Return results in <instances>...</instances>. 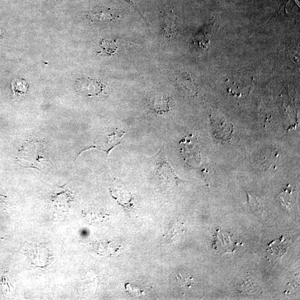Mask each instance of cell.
I'll list each match as a JSON object with an SVG mask.
<instances>
[{
	"mask_svg": "<svg viewBox=\"0 0 300 300\" xmlns=\"http://www.w3.org/2000/svg\"><path fill=\"white\" fill-rule=\"evenodd\" d=\"M47 151V144L43 141L26 142L20 150L17 160L22 166L42 170L47 163L52 164Z\"/></svg>",
	"mask_w": 300,
	"mask_h": 300,
	"instance_id": "obj_1",
	"label": "cell"
},
{
	"mask_svg": "<svg viewBox=\"0 0 300 300\" xmlns=\"http://www.w3.org/2000/svg\"><path fill=\"white\" fill-rule=\"evenodd\" d=\"M155 165V176L160 185L165 189H172L177 188L180 185L185 183L176 175L173 167L167 161L165 151V145L160 151L151 158Z\"/></svg>",
	"mask_w": 300,
	"mask_h": 300,
	"instance_id": "obj_2",
	"label": "cell"
},
{
	"mask_svg": "<svg viewBox=\"0 0 300 300\" xmlns=\"http://www.w3.org/2000/svg\"><path fill=\"white\" fill-rule=\"evenodd\" d=\"M73 193L66 186L59 187L48 197L51 208L60 213L69 211L74 201Z\"/></svg>",
	"mask_w": 300,
	"mask_h": 300,
	"instance_id": "obj_3",
	"label": "cell"
},
{
	"mask_svg": "<svg viewBox=\"0 0 300 300\" xmlns=\"http://www.w3.org/2000/svg\"><path fill=\"white\" fill-rule=\"evenodd\" d=\"M175 81L179 91L183 96L191 98L197 96V83L190 75L187 73H180L176 76Z\"/></svg>",
	"mask_w": 300,
	"mask_h": 300,
	"instance_id": "obj_4",
	"label": "cell"
},
{
	"mask_svg": "<svg viewBox=\"0 0 300 300\" xmlns=\"http://www.w3.org/2000/svg\"><path fill=\"white\" fill-rule=\"evenodd\" d=\"M239 244L233 239L230 233L218 230L215 234L213 249L216 252L222 254L231 253L234 252Z\"/></svg>",
	"mask_w": 300,
	"mask_h": 300,
	"instance_id": "obj_5",
	"label": "cell"
},
{
	"mask_svg": "<svg viewBox=\"0 0 300 300\" xmlns=\"http://www.w3.org/2000/svg\"><path fill=\"white\" fill-rule=\"evenodd\" d=\"M125 132L121 130L114 131L109 134H106L96 141L92 148L98 149L107 152L109 155L112 150L121 144V141Z\"/></svg>",
	"mask_w": 300,
	"mask_h": 300,
	"instance_id": "obj_6",
	"label": "cell"
},
{
	"mask_svg": "<svg viewBox=\"0 0 300 300\" xmlns=\"http://www.w3.org/2000/svg\"><path fill=\"white\" fill-rule=\"evenodd\" d=\"M161 35L167 39H173L178 35L176 17L173 11L166 8L162 14Z\"/></svg>",
	"mask_w": 300,
	"mask_h": 300,
	"instance_id": "obj_7",
	"label": "cell"
},
{
	"mask_svg": "<svg viewBox=\"0 0 300 300\" xmlns=\"http://www.w3.org/2000/svg\"><path fill=\"white\" fill-rule=\"evenodd\" d=\"M148 107L154 113L164 114L169 112L171 109V100L169 97L164 94H157L150 98Z\"/></svg>",
	"mask_w": 300,
	"mask_h": 300,
	"instance_id": "obj_8",
	"label": "cell"
},
{
	"mask_svg": "<svg viewBox=\"0 0 300 300\" xmlns=\"http://www.w3.org/2000/svg\"><path fill=\"white\" fill-rule=\"evenodd\" d=\"M212 125L214 129L215 138L222 142L230 141L233 132L231 123L225 120H214L211 119Z\"/></svg>",
	"mask_w": 300,
	"mask_h": 300,
	"instance_id": "obj_9",
	"label": "cell"
},
{
	"mask_svg": "<svg viewBox=\"0 0 300 300\" xmlns=\"http://www.w3.org/2000/svg\"><path fill=\"white\" fill-rule=\"evenodd\" d=\"M78 90L87 96H95L102 93L104 86L100 82L92 78L84 79L78 83Z\"/></svg>",
	"mask_w": 300,
	"mask_h": 300,
	"instance_id": "obj_10",
	"label": "cell"
},
{
	"mask_svg": "<svg viewBox=\"0 0 300 300\" xmlns=\"http://www.w3.org/2000/svg\"><path fill=\"white\" fill-rule=\"evenodd\" d=\"M82 216L88 223L98 225L107 222L109 219L110 215L105 211L91 208L83 210Z\"/></svg>",
	"mask_w": 300,
	"mask_h": 300,
	"instance_id": "obj_11",
	"label": "cell"
},
{
	"mask_svg": "<svg viewBox=\"0 0 300 300\" xmlns=\"http://www.w3.org/2000/svg\"><path fill=\"white\" fill-rule=\"evenodd\" d=\"M185 230L183 223L179 222L178 221L171 222L167 227L164 235V239L168 243H174L179 240Z\"/></svg>",
	"mask_w": 300,
	"mask_h": 300,
	"instance_id": "obj_12",
	"label": "cell"
},
{
	"mask_svg": "<svg viewBox=\"0 0 300 300\" xmlns=\"http://www.w3.org/2000/svg\"><path fill=\"white\" fill-rule=\"evenodd\" d=\"M283 236L281 239L271 242L268 245L269 249L271 251L270 255L272 256L271 259H279L286 252L289 248V240L283 239Z\"/></svg>",
	"mask_w": 300,
	"mask_h": 300,
	"instance_id": "obj_13",
	"label": "cell"
},
{
	"mask_svg": "<svg viewBox=\"0 0 300 300\" xmlns=\"http://www.w3.org/2000/svg\"><path fill=\"white\" fill-rule=\"evenodd\" d=\"M94 247L97 253L109 257H113L120 249V245L108 241L96 242Z\"/></svg>",
	"mask_w": 300,
	"mask_h": 300,
	"instance_id": "obj_14",
	"label": "cell"
},
{
	"mask_svg": "<svg viewBox=\"0 0 300 300\" xmlns=\"http://www.w3.org/2000/svg\"><path fill=\"white\" fill-rule=\"evenodd\" d=\"M88 17L92 21H112L119 17L110 10L104 9L90 12Z\"/></svg>",
	"mask_w": 300,
	"mask_h": 300,
	"instance_id": "obj_15",
	"label": "cell"
},
{
	"mask_svg": "<svg viewBox=\"0 0 300 300\" xmlns=\"http://www.w3.org/2000/svg\"><path fill=\"white\" fill-rule=\"evenodd\" d=\"M101 52L106 55L112 56L116 54L118 50V44L116 41L105 40L103 39L100 43Z\"/></svg>",
	"mask_w": 300,
	"mask_h": 300,
	"instance_id": "obj_16",
	"label": "cell"
},
{
	"mask_svg": "<svg viewBox=\"0 0 300 300\" xmlns=\"http://www.w3.org/2000/svg\"><path fill=\"white\" fill-rule=\"evenodd\" d=\"M11 85L13 92L16 97L24 95L28 87L27 83L22 79H16L12 81Z\"/></svg>",
	"mask_w": 300,
	"mask_h": 300,
	"instance_id": "obj_17",
	"label": "cell"
},
{
	"mask_svg": "<svg viewBox=\"0 0 300 300\" xmlns=\"http://www.w3.org/2000/svg\"><path fill=\"white\" fill-rule=\"evenodd\" d=\"M247 195L248 197V205L251 210L253 211L258 210L260 206V198L258 195H254L247 191Z\"/></svg>",
	"mask_w": 300,
	"mask_h": 300,
	"instance_id": "obj_18",
	"label": "cell"
},
{
	"mask_svg": "<svg viewBox=\"0 0 300 300\" xmlns=\"http://www.w3.org/2000/svg\"><path fill=\"white\" fill-rule=\"evenodd\" d=\"M126 289L127 293L129 295H131L132 297H139V296L143 295L145 294L144 290L141 288L138 285H136L135 284H130L128 282L126 284Z\"/></svg>",
	"mask_w": 300,
	"mask_h": 300,
	"instance_id": "obj_19",
	"label": "cell"
},
{
	"mask_svg": "<svg viewBox=\"0 0 300 300\" xmlns=\"http://www.w3.org/2000/svg\"><path fill=\"white\" fill-rule=\"evenodd\" d=\"M176 277L180 285L183 287H185V288H191L193 285V279L191 276L184 275L179 273V274L176 276Z\"/></svg>",
	"mask_w": 300,
	"mask_h": 300,
	"instance_id": "obj_20",
	"label": "cell"
},
{
	"mask_svg": "<svg viewBox=\"0 0 300 300\" xmlns=\"http://www.w3.org/2000/svg\"><path fill=\"white\" fill-rule=\"evenodd\" d=\"M283 193V195H281L280 197L282 198V200H283V203L284 205H285L286 207L288 209H290V206L291 205V196H292V191L290 188H286L284 189V191L282 192Z\"/></svg>",
	"mask_w": 300,
	"mask_h": 300,
	"instance_id": "obj_21",
	"label": "cell"
},
{
	"mask_svg": "<svg viewBox=\"0 0 300 300\" xmlns=\"http://www.w3.org/2000/svg\"><path fill=\"white\" fill-rule=\"evenodd\" d=\"M209 30H208L207 32L206 30H205L204 31H203V34H204L202 35L200 33H198L200 34L196 35L195 39H194V41L201 42L200 45H202L203 47H204L209 42V39L207 37V36H209Z\"/></svg>",
	"mask_w": 300,
	"mask_h": 300,
	"instance_id": "obj_22",
	"label": "cell"
},
{
	"mask_svg": "<svg viewBox=\"0 0 300 300\" xmlns=\"http://www.w3.org/2000/svg\"><path fill=\"white\" fill-rule=\"evenodd\" d=\"M290 0H284L283 2H282V5L280 6V9L278 13H281L282 10H284V12H286L285 8L286 6L287 2H289Z\"/></svg>",
	"mask_w": 300,
	"mask_h": 300,
	"instance_id": "obj_23",
	"label": "cell"
},
{
	"mask_svg": "<svg viewBox=\"0 0 300 300\" xmlns=\"http://www.w3.org/2000/svg\"><path fill=\"white\" fill-rule=\"evenodd\" d=\"M111 192H115V193H117L119 194H121L120 192H119V191L118 190H117V189L116 188H114L113 189V191L112 190V189H111ZM123 193H124V196H120V197L123 196L126 199V198L128 197V195H129V193H128V192H123ZM121 195H122V194H121Z\"/></svg>",
	"mask_w": 300,
	"mask_h": 300,
	"instance_id": "obj_24",
	"label": "cell"
}]
</instances>
